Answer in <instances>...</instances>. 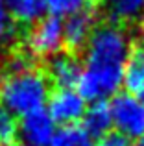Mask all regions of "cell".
I'll return each mask as SVG.
<instances>
[{
	"label": "cell",
	"mask_w": 144,
	"mask_h": 146,
	"mask_svg": "<svg viewBox=\"0 0 144 146\" xmlns=\"http://www.w3.org/2000/svg\"><path fill=\"white\" fill-rule=\"evenodd\" d=\"M131 50V37L124 26L115 22L96 26L83 50V70L76 87L87 102L105 100L118 93Z\"/></svg>",
	"instance_id": "6da1fadb"
},
{
	"label": "cell",
	"mask_w": 144,
	"mask_h": 146,
	"mask_svg": "<svg viewBox=\"0 0 144 146\" xmlns=\"http://www.w3.org/2000/svg\"><path fill=\"white\" fill-rule=\"evenodd\" d=\"M50 96V80L35 65V59L22 50L7 54L0 65V104L13 115L43 109Z\"/></svg>",
	"instance_id": "7a4b0ae2"
},
{
	"label": "cell",
	"mask_w": 144,
	"mask_h": 146,
	"mask_svg": "<svg viewBox=\"0 0 144 146\" xmlns=\"http://www.w3.org/2000/svg\"><path fill=\"white\" fill-rule=\"evenodd\" d=\"M63 46V21L55 15L39 19L24 35V50L33 59H50Z\"/></svg>",
	"instance_id": "3957f363"
},
{
	"label": "cell",
	"mask_w": 144,
	"mask_h": 146,
	"mask_svg": "<svg viewBox=\"0 0 144 146\" xmlns=\"http://www.w3.org/2000/svg\"><path fill=\"white\" fill-rule=\"evenodd\" d=\"M113 128L127 135L131 141L144 137V100L127 93H116L109 100Z\"/></svg>",
	"instance_id": "277c9868"
},
{
	"label": "cell",
	"mask_w": 144,
	"mask_h": 146,
	"mask_svg": "<svg viewBox=\"0 0 144 146\" xmlns=\"http://www.w3.org/2000/svg\"><path fill=\"white\" fill-rule=\"evenodd\" d=\"M46 111L57 126L78 124L87 111V100L76 87H61L50 93Z\"/></svg>",
	"instance_id": "5b68a950"
},
{
	"label": "cell",
	"mask_w": 144,
	"mask_h": 146,
	"mask_svg": "<svg viewBox=\"0 0 144 146\" xmlns=\"http://www.w3.org/2000/svg\"><path fill=\"white\" fill-rule=\"evenodd\" d=\"M57 131V124L46 109L24 115L18 122V141L22 146H50Z\"/></svg>",
	"instance_id": "8992f818"
},
{
	"label": "cell",
	"mask_w": 144,
	"mask_h": 146,
	"mask_svg": "<svg viewBox=\"0 0 144 146\" xmlns=\"http://www.w3.org/2000/svg\"><path fill=\"white\" fill-rule=\"evenodd\" d=\"M96 26V15L90 7L67 17V21H63V41L67 52L76 54L85 50Z\"/></svg>",
	"instance_id": "52a82bcc"
},
{
	"label": "cell",
	"mask_w": 144,
	"mask_h": 146,
	"mask_svg": "<svg viewBox=\"0 0 144 146\" xmlns=\"http://www.w3.org/2000/svg\"><path fill=\"white\" fill-rule=\"evenodd\" d=\"M83 65L76 59L74 54L59 52L57 56L50 57L46 61V76L50 80V83H54L55 89L61 87H78V82L81 78Z\"/></svg>",
	"instance_id": "ba28073f"
},
{
	"label": "cell",
	"mask_w": 144,
	"mask_h": 146,
	"mask_svg": "<svg viewBox=\"0 0 144 146\" xmlns=\"http://www.w3.org/2000/svg\"><path fill=\"white\" fill-rule=\"evenodd\" d=\"M81 126L94 137H102L113 129V115L107 100H94L87 106V111L81 118Z\"/></svg>",
	"instance_id": "9c48e42d"
},
{
	"label": "cell",
	"mask_w": 144,
	"mask_h": 146,
	"mask_svg": "<svg viewBox=\"0 0 144 146\" xmlns=\"http://www.w3.org/2000/svg\"><path fill=\"white\" fill-rule=\"evenodd\" d=\"M104 9L109 22L131 24L144 19V0H104Z\"/></svg>",
	"instance_id": "30bf717a"
},
{
	"label": "cell",
	"mask_w": 144,
	"mask_h": 146,
	"mask_svg": "<svg viewBox=\"0 0 144 146\" xmlns=\"http://www.w3.org/2000/svg\"><path fill=\"white\" fill-rule=\"evenodd\" d=\"M122 87L127 93L144 100V46L131 50L124 68Z\"/></svg>",
	"instance_id": "8fae6325"
},
{
	"label": "cell",
	"mask_w": 144,
	"mask_h": 146,
	"mask_svg": "<svg viewBox=\"0 0 144 146\" xmlns=\"http://www.w3.org/2000/svg\"><path fill=\"white\" fill-rule=\"evenodd\" d=\"M7 11L11 13L17 24L32 26L46 13V2L44 0H4Z\"/></svg>",
	"instance_id": "7c38bea8"
},
{
	"label": "cell",
	"mask_w": 144,
	"mask_h": 146,
	"mask_svg": "<svg viewBox=\"0 0 144 146\" xmlns=\"http://www.w3.org/2000/svg\"><path fill=\"white\" fill-rule=\"evenodd\" d=\"M50 146H96V139L81 124L59 126Z\"/></svg>",
	"instance_id": "4fadbf2b"
},
{
	"label": "cell",
	"mask_w": 144,
	"mask_h": 146,
	"mask_svg": "<svg viewBox=\"0 0 144 146\" xmlns=\"http://www.w3.org/2000/svg\"><path fill=\"white\" fill-rule=\"evenodd\" d=\"M7 107L0 104V146H13L18 139V122Z\"/></svg>",
	"instance_id": "5bb4252c"
},
{
	"label": "cell",
	"mask_w": 144,
	"mask_h": 146,
	"mask_svg": "<svg viewBox=\"0 0 144 146\" xmlns=\"http://www.w3.org/2000/svg\"><path fill=\"white\" fill-rule=\"evenodd\" d=\"M46 9L55 17H70V15L90 7V0H44Z\"/></svg>",
	"instance_id": "9a60e30c"
},
{
	"label": "cell",
	"mask_w": 144,
	"mask_h": 146,
	"mask_svg": "<svg viewBox=\"0 0 144 146\" xmlns=\"http://www.w3.org/2000/svg\"><path fill=\"white\" fill-rule=\"evenodd\" d=\"M17 22L13 21L11 13L7 11L4 0H0V48L11 43V39H15L17 35Z\"/></svg>",
	"instance_id": "2e32d148"
},
{
	"label": "cell",
	"mask_w": 144,
	"mask_h": 146,
	"mask_svg": "<svg viewBox=\"0 0 144 146\" xmlns=\"http://www.w3.org/2000/svg\"><path fill=\"white\" fill-rule=\"evenodd\" d=\"M131 139L118 129H111V131L104 133L102 137L96 139V146H131Z\"/></svg>",
	"instance_id": "e0dca14e"
},
{
	"label": "cell",
	"mask_w": 144,
	"mask_h": 146,
	"mask_svg": "<svg viewBox=\"0 0 144 146\" xmlns=\"http://www.w3.org/2000/svg\"><path fill=\"white\" fill-rule=\"evenodd\" d=\"M139 37H141V44L144 46V19L141 22V28H139Z\"/></svg>",
	"instance_id": "ac0fdd59"
},
{
	"label": "cell",
	"mask_w": 144,
	"mask_h": 146,
	"mask_svg": "<svg viewBox=\"0 0 144 146\" xmlns=\"http://www.w3.org/2000/svg\"><path fill=\"white\" fill-rule=\"evenodd\" d=\"M131 146H144V137H141V139H137Z\"/></svg>",
	"instance_id": "d6986e66"
}]
</instances>
